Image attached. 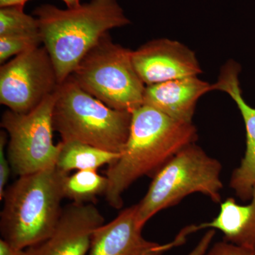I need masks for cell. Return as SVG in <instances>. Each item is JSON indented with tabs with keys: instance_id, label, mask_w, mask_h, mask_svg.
Masks as SVG:
<instances>
[{
	"instance_id": "obj_7",
	"label": "cell",
	"mask_w": 255,
	"mask_h": 255,
	"mask_svg": "<svg viewBox=\"0 0 255 255\" xmlns=\"http://www.w3.org/2000/svg\"><path fill=\"white\" fill-rule=\"evenodd\" d=\"M55 100L56 92L28 113L9 110L2 114L1 127L9 136L6 155L11 170L18 177L56 164L60 145L53 140Z\"/></svg>"
},
{
	"instance_id": "obj_20",
	"label": "cell",
	"mask_w": 255,
	"mask_h": 255,
	"mask_svg": "<svg viewBox=\"0 0 255 255\" xmlns=\"http://www.w3.org/2000/svg\"><path fill=\"white\" fill-rule=\"evenodd\" d=\"M204 255H255V252L223 241L211 246Z\"/></svg>"
},
{
	"instance_id": "obj_10",
	"label": "cell",
	"mask_w": 255,
	"mask_h": 255,
	"mask_svg": "<svg viewBox=\"0 0 255 255\" xmlns=\"http://www.w3.org/2000/svg\"><path fill=\"white\" fill-rule=\"evenodd\" d=\"M134 67L146 86L198 76L201 69L195 53L167 38L153 40L132 51Z\"/></svg>"
},
{
	"instance_id": "obj_23",
	"label": "cell",
	"mask_w": 255,
	"mask_h": 255,
	"mask_svg": "<svg viewBox=\"0 0 255 255\" xmlns=\"http://www.w3.org/2000/svg\"><path fill=\"white\" fill-rule=\"evenodd\" d=\"M28 0H0V6H23Z\"/></svg>"
},
{
	"instance_id": "obj_19",
	"label": "cell",
	"mask_w": 255,
	"mask_h": 255,
	"mask_svg": "<svg viewBox=\"0 0 255 255\" xmlns=\"http://www.w3.org/2000/svg\"><path fill=\"white\" fill-rule=\"evenodd\" d=\"M7 140V134L5 130L0 132V199L2 200L6 185L9 180L11 166L5 152V145Z\"/></svg>"
},
{
	"instance_id": "obj_15",
	"label": "cell",
	"mask_w": 255,
	"mask_h": 255,
	"mask_svg": "<svg viewBox=\"0 0 255 255\" xmlns=\"http://www.w3.org/2000/svg\"><path fill=\"white\" fill-rule=\"evenodd\" d=\"M60 149L55 166L68 173L71 170H97L105 164L114 163L121 153L109 152L78 141L59 142Z\"/></svg>"
},
{
	"instance_id": "obj_24",
	"label": "cell",
	"mask_w": 255,
	"mask_h": 255,
	"mask_svg": "<svg viewBox=\"0 0 255 255\" xmlns=\"http://www.w3.org/2000/svg\"><path fill=\"white\" fill-rule=\"evenodd\" d=\"M63 1L66 4L69 9L78 7L81 4L80 0H63Z\"/></svg>"
},
{
	"instance_id": "obj_18",
	"label": "cell",
	"mask_w": 255,
	"mask_h": 255,
	"mask_svg": "<svg viewBox=\"0 0 255 255\" xmlns=\"http://www.w3.org/2000/svg\"><path fill=\"white\" fill-rule=\"evenodd\" d=\"M41 43V34L0 36V63H4L11 56L39 47Z\"/></svg>"
},
{
	"instance_id": "obj_21",
	"label": "cell",
	"mask_w": 255,
	"mask_h": 255,
	"mask_svg": "<svg viewBox=\"0 0 255 255\" xmlns=\"http://www.w3.org/2000/svg\"><path fill=\"white\" fill-rule=\"evenodd\" d=\"M216 235V230L209 229L201 238L200 241L197 243V245L194 247V249L192 250L187 255H204L208 250L211 247V243H212L213 240Z\"/></svg>"
},
{
	"instance_id": "obj_5",
	"label": "cell",
	"mask_w": 255,
	"mask_h": 255,
	"mask_svg": "<svg viewBox=\"0 0 255 255\" xmlns=\"http://www.w3.org/2000/svg\"><path fill=\"white\" fill-rule=\"evenodd\" d=\"M222 165L195 142L186 146L153 176L147 194L137 205V219L144 227L157 213L177 205L186 196L201 193L221 203Z\"/></svg>"
},
{
	"instance_id": "obj_13",
	"label": "cell",
	"mask_w": 255,
	"mask_h": 255,
	"mask_svg": "<svg viewBox=\"0 0 255 255\" xmlns=\"http://www.w3.org/2000/svg\"><path fill=\"white\" fill-rule=\"evenodd\" d=\"M212 90V85L198 76L176 79L146 86L143 105L175 120L192 123L198 100Z\"/></svg>"
},
{
	"instance_id": "obj_6",
	"label": "cell",
	"mask_w": 255,
	"mask_h": 255,
	"mask_svg": "<svg viewBox=\"0 0 255 255\" xmlns=\"http://www.w3.org/2000/svg\"><path fill=\"white\" fill-rule=\"evenodd\" d=\"M71 76L87 93L114 110L132 113L143 105L146 85L132 60V50L114 43L110 33L78 64Z\"/></svg>"
},
{
	"instance_id": "obj_4",
	"label": "cell",
	"mask_w": 255,
	"mask_h": 255,
	"mask_svg": "<svg viewBox=\"0 0 255 255\" xmlns=\"http://www.w3.org/2000/svg\"><path fill=\"white\" fill-rule=\"evenodd\" d=\"M132 113L110 108L79 86L70 75L56 91L53 124L63 141H78L122 153Z\"/></svg>"
},
{
	"instance_id": "obj_9",
	"label": "cell",
	"mask_w": 255,
	"mask_h": 255,
	"mask_svg": "<svg viewBox=\"0 0 255 255\" xmlns=\"http://www.w3.org/2000/svg\"><path fill=\"white\" fill-rule=\"evenodd\" d=\"M137 219V205L124 209L92 236L89 255H162L185 243L188 236L197 232L196 225L183 228L173 241L164 244L149 241L142 235Z\"/></svg>"
},
{
	"instance_id": "obj_8",
	"label": "cell",
	"mask_w": 255,
	"mask_h": 255,
	"mask_svg": "<svg viewBox=\"0 0 255 255\" xmlns=\"http://www.w3.org/2000/svg\"><path fill=\"white\" fill-rule=\"evenodd\" d=\"M59 85L46 48H32L0 68V103L13 112L28 113Z\"/></svg>"
},
{
	"instance_id": "obj_12",
	"label": "cell",
	"mask_w": 255,
	"mask_h": 255,
	"mask_svg": "<svg viewBox=\"0 0 255 255\" xmlns=\"http://www.w3.org/2000/svg\"><path fill=\"white\" fill-rule=\"evenodd\" d=\"M241 66L231 60L225 64L220 72L213 90L226 92L236 102L246 129V150L239 167L233 171L230 187L241 200L251 201L255 185V108L247 104L243 97L239 82Z\"/></svg>"
},
{
	"instance_id": "obj_14",
	"label": "cell",
	"mask_w": 255,
	"mask_h": 255,
	"mask_svg": "<svg viewBox=\"0 0 255 255\" xmlns=\"http://www.w3.org/2000/svg\"><path fill=\"white\" fill-rule=\"evenodd\" d=\"M250 201L241 205L233 198H228L221 203L218 216L209 223L198 225V228L219 230L224 236L223 241L255 252V185Z\"/></svg>"
},
{
	"instance_id": "obj_11",
	"label": "cell",
	"mask_w": 255,
	"mask_h": 255,
	"mask_svg": "<svg viewBox=\"0 0 255 255\" xmlns=\"http://www.w3.org/2000/svg\"><path fill=\"white\" fill-rule=\"evenodd\" d=\"M103 224L105 219L93 204L73 203L63 209L49 237L27 248L28 255H86L94 233Z\"/></svg>"
},
{
	"instance_id": "obj_17",
	"label": "cell",
	"mask_w": 255,
	"mask_h": 255,
	"mask_svg": "<svg viewBox=\"0 0 255 255\" xmlns=\"http://www.w3.org/2000/svg\"><path fill=\"white\" fill-rule=\"evenodd\" d=\"M40 33L37 18L26 14L23 6H9L0 9V36Z\"/></svg>"
},
{
	"instance_id": "obj_1",
	"label": "cell",
	"mask_w": 255,
	"mask_h": 255,
	"mask_svg": "<svg viewBox=\"0 0 255 255\" xmlns=\"http://www.w3.org/2000/svg\"><path fill=\"white\" fill-rule=\"evenodd\" d=\"M196 139L197 130L192 123L175 120L150 106L134 111L127 144L106 173V200L114 209H121L124 191L132 183L143 176L155 175Z\"/></svg>"
},
{
	"instance_id": "obj_22",
	"label": "cell",
	"mask_w": 255,
	"mask_h": 255,
	"mask_svg": "<svg viewBox=\"0 0 255 255\" xmlns=\"http://www.w3.org/2000/svg\"><path fill=\"white\" fill-rule=\"evenodd\" d=\"M0 255H28L27 249H18L3 239L0 240Z\"/></svg>"
},
{
	"instance_id": "obj_3",
	"label": "cell",
	"mask_w": 255,
	"mask_h": 255,
	"mask_svg": "<svg viewBox=\"0 0 255 255\" xmlns=\"http://www.w3.org/2000/svg\"><path fill=\"white\" fill-rule=\"evenodd\" d=\"M68 175L55 165L21 176L6 188L0 214L1 239L14 248L27 249L49 237L63 212Z\"/></svg>"
},
{
	"instance_id": "obj_2",
	"label": "cell",
	"mask_w": 255,
	"mask_h": 255,
	"mask_svg": "<svg viewBox=\"0 0 255 255\" xmlns=\"http://www.w3.org/2000/svg\"><path fill=\"white\" fill-rule=\"evenodd\" d=\"M34 14L60 85L110 30L130 23L118 0H91L67 9L43 4Z\"/></svg>"
},
{
	"instance_id": "obj_16",
	"label": "cell",
	"mask_w": 255,
	"mask_h": 255,
	"mask_svg": "<svg viewBox=\"0 0 255 255\" xmlns=\"http://www.w3.org/2000/svg\"><path fill=\"white\" fill-rule=\"evenodd\" d=\"M107 187L108 179L97 173V170L78 171L65 178L64 197L76 204L93 203L97 196L105 194Z\"/></svg>"
}]
</instances>
